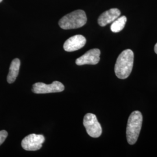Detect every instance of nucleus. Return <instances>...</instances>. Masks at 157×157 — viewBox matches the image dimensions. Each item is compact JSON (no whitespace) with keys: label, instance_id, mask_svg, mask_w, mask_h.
Instances as JSON below:
<instances>
[{"label":"nucleus","instance_id":"4","mask_svg":"<svg viewBox=\"0 0 157 157\" xmlns=\"http://www.w3.org/2000/svg\"><path fill=\"white\" fill-rule=\"evenodd\" d=\"M83 125L87 134L91 137L97 138L102 134V128L94 114L89 113L84 116Z\"/></svg>","mask_w":157,"mask_h":157},{"label":"nucleus","instance_id":"5","mask_svg":"<svg viewBox=\"0 0 157 157\" xmlns=\"http://www.w3.org/2000/svg\"><path fill=\"white\" fill-rule=\"evenodd\" d=\"M44 141L43 135L30 134L23 139L21 145L26 151H37L42 147Z\"/></svg>","mask_w":157,"mask_h":157},{"label":"nucleus","instance_id":"12","mask_svg":"<svg viewBox=\"0 0 157 157\" xmlns=\"http://www.w3.org/2000/svg\"><path fill=\"white\" fill-rule=\"evenodd\" d=\"M8 136V133L6 130L0 131V146L6 140Z\"/></svg>","mask_w":157,"mask_h":157},{"label":"nucleus","instance_id":"1","mask_svg":"<svg viewBox=\"0 0 157 157\" xmlns=\"http://www.w3.org/2000/svg\"><path fill=\"white\" fill-rule=\"evenodd\" d=\"M134 62V53L131 50L122 51L118 56L115 65V73L118 78H128L132 71Z\"/></svg>","mask_w":157,"mask_h":157},{"label":"nucleus","instance_id":"7","mask_svg":"<svg viewBox=\"0 0 157 157\" xmlns=\"http://www.w3.org/2000/svg\"><path fill=\"white\" fill-rule=\"evenodd\" d=\"M100 50L94 48L86 52L84 55L76 60V63L78 66L84 65H96L100 59Z\"/></svg>","mask_w":157,"mask_h":157},{"label":"nucleus","instance_id":"10","mask_svg":"<svg viewBox=\"0 0 157 157\" xmlns=\"http://www.w3.org/2000/svg\"><path fill=\"white\" fill-rule=\"evenodd\" d=\"M21 66V61L18 58H15L12 61L9 73L7 76V82L9 83H13L19 74V68Z\"/></svg>","mask_w":157,"mask_h":157},{"label":"nucleus","instance_id":"13","mask_svg":"<svg viewBox=\"0 0 157 157\" xmlns=\"http://www.w3.org/2000/svg\"><path fill=\"white\" fill-rule=\"evenodd\" d=\"M154 51L157 54V43H156V44L155 45V47H154Z\"/></svg>","mask_w":157,"mask_h":157},{"label":"nucleus","instance_id":"9","mask_svg":"<svg viewBox=\"0 0 157 157\" xmlns=\"http://www.w3.org/2000/svg\"><path fill=\"white\" fill-rule=\"evenodd\" d=\"M121 15V11L117 8H112L103 12L98 17V23L102 27L112 23Z\"/></svg>","mask_w":157,"mask_h":157},{"label":"nucleus","instance_id":"8","mask_svg":"<svg viewBox=\"0 0 157 157\" xmlns=\"http://www.w3.org/2000/svg\"><path fill=\"white\" fill-rule=\"evenodd\" d=\"M86 43V39L82 35H75L70 37L63 44L64 50L67 52H73L83 48Z\"/></svg>","mask_w":157,"mask_h":157},{"label":"nucleus","instance_id":"2","mask_svg":"<svg viewBox=\"0 0 157 157\" xmlns=\"http://www.w3.org/2000/svg\"><path fill=\"white\" fill-rule=\"evenodd\" d=\"M143 123V116L140 111H135L129 116L126 128V138L130 145L136 143L140 133Z\"/></svg>","mask_w":157,"mask_h":157},{"label":"nucleus","instance_id":"11","mask_svg":"<svg viewBox=\"0 0 157 157\" xmlns=\"http://www.w3.org/2000/svg\"><path fill=\"white\" fill-rule=\"evenodd\" d=\"M127 21V18L125 16L119 17L115 20L111 26V30L113 33H118L124 28Z\"/></svg>","mask_w":157,"mask_h":157},{"label":"nucleus","instance_id":"14","mask_svg":"<svg viewBox=\"0 0 157 157\" xmlns=\"http://www.w3.org/2000/svg\"><path fill=\"white\" fill-rule=\"evenodd\" d=\"M2 0H0V2H2Z\"/></svg>","mask_w":157,"mask_h":157},{"label":"nucleus","instance_id":"6","mask_svg":"<svg viewBox=\"0 0 157 157\" xmlns=\"http://www.w3.org/2000/svg\"><path fill=\"white\" fill-rule=\"evenodd\" d=\"M65 87L62 83L55 81L50 84L44 83H36L33 84L32 91L36 94H47L51 93H59L63 91Z\"/></svg>","mask_w":157,"mask_h":157},{"label":"nucleus","instance_id":"3","mask_svg":"<svg viewBox=\"0 0 157 157\" xmlns=\"http://www.w3.org/2000/svg\"><path fill=\"white\" fill-rule=\"evenodd\" d=\"M87 22V17L83 10H76L62 17L58 24L61 28L68 30L80 28Z\"/></svg>","mask_w":157,"mask_h":157}]
</instances>
